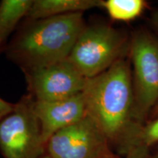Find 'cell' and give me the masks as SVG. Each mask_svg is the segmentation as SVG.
<instances>
[{"mask_svg": "<svg viewBox=\"0 0 158 158\" xmlns=\"http://www.w3.org/2000/svg\"><path fill=\"white\" fill-rule=\"evenodd\" d=\"M83 94L86 115L110 143L120 146L125 152L141 132L131 121L133 92L127 62L121 58L102 73L87 78Z\"/></svg>", "mask_w": 158, "mask_h": 158, "instance_id": "1", "label": "cell"}, {"mask_svg": "<svg viewBox=\"0 0 158 158\" xmlns=\"http://www.w3.org/2000/svg\"><path fill=\"white\" fill-rule=\"evenodd\" d=\"M32 21L7 48L9 58L24 71L68 59L79 35L86 27L82 13Z\"/></svg>", "mask_w": 158, "mask_h": 158, "instance_id": "2", "label": "cell"}, {"mask_svg": "<svg viewBox=\"0 0 158 158\" xmlns=\"http://www.w3.org/2000/svg\"><path fill=\"white\" fill-rule=\"evenodd\" d=\"M34 98L23 97L0 119V153L4 158H40L46 144L34 110Z\"/></svg>", "mask_w": 158, "mask_h": 158, "instance_id": "3", "label": "cell"}, {"mask_svg": "<svg viewBox=\"0 0 158 158\" xmlns=\"http://www.w3.org/2000/svg\"><path fill=\"white\" fill-rule=\"evenodd\" d=\"M125 38L108 25L85 27L68 59L86 78L102 73L121 59Z\"/></svg>", "mask_w": 158, "mask_h": 158, "instance_id": "4", "label": "cell"}, {"mask_svg": "<svg viewBox=\"0 0 158 158\" xmlns=\"http://www.w3.org/2000/svg\"><path fill=\"white\" fill-rule=\"evenodd\" d=\"M45 154L51 158H105L113 153L103 132L86 115L51 136Z\"/></svg>", "mask_w": 158, "mask_h": 158, "instance_id": "5", "label": "cell"}, {"mask_svg": "<svg viewBox=\"0 0 158 158\" xmlns=\"http://www.w3.org/2000/svg\"><path fill=\"white\" fill-rule=\"evenodd\" d=\"M30 95L35 100L59 101L81 93L87 78L68 59L24 71Z\"/></svg>", "mask_w": 158, "mask_h": 158, "instance_id": "6", "label": "cell"}, {"mask_svg": "<svg viewBox=\"0 0 158 158\" xmlns=\"http://www.w3.org/2000/svg\"><path fill=\"white\" fill-rule=\"evenodd\" d=\"M138 107L145 111L158 99V42L146 33H138L131 45Z\"/></svg>", "mask_w": 158, "mask_h": 158, "instance_id": "7", "label": "cell"}, {"mask_svg": "<svg viewBox=\"0 0 158 158\" xmlns=\"http://www.w3.org/2000/svg\"><path fill=\"white\" fill-rule=\"evenodd\" d=\"M33 106L40 124L45 144L57 131L76 123L86 116L83 92L59 101L44 102L34 100Z\"/></svg>", "mask_w": 158, "mask_h": 158, "instance_id": "8", "label": "cell"}, {"mask_svg": "<svg viewBox=\"0 0 158 158\" xmlns=\"http://www.w3.org/2000/svg\"><path fill=\"white\" fill-rule=\"evenodd\" d=\"M103 2L98 0H34L28 13L32 20L58 16L102 6Z\"/></svg>", "mask_w": 158, "mask_h": 158, "instance_id": "9", "label": "cell"}, {"mask_svg": "<svg viewBox=\"0 0 158 158\" xmlns=\"http://www.w3.org/2000/svg\"><path fill=\"white\" fill-rule=\"evenodd\" d=\"M32 0H3L0 3V51L7 37L23 16L28 15Z\"/></svg>", "mask_w": 158, "mask_h": 158, "instance_id": "10", "label": "cell"}, {"mask_svg": "<svg viewBox=\"0 0 158 158\" xmlns=\"http://www.w3.org/2000/svg\"><path fill=\"white\" fill-rule=\"evenodd\" d=\"M102 6L110 18L117 21H130L141 13L144 7L142 0H108Z\"/></svg>", "mask_w": 158, "mask_h": 158, "instance_id": "11", "label": "cell"}, {"mask_svg": "<svg viewBox=\"0 0 158 158\" xmlns=\"http://www.w3.org/2000/svg\"><path fill=\"white\" fill-rule=\"evenodd\" d=\"M148 146L140 138V136L130 144L125 151L124 158H147Z\"/></svg>", "mask_w": 158, "mask_h": 158, "instance_id": "12", "label": "cell"}, {"mask_svg": "<svg viewBox=\"0 0 158 158\" xmlns=\"http://www.w3.org/2000/svg\"><path fill=\"white\" fill-rule=\"evenodd\" d=\"M139 136L148 147L158 141V119L149 124L145 130H141Z\"/></svg>", "mask_w": 158, "mask_h": 158, "instance_id": "13", "label": "cell"}, {"mask_svg": "<svg viewBox=\"0 0 158 158\" xmlns=\"http://www.w3.org/2000/svg\"><path fill=\"white\" fill-rule=\"evenodd\" d=\"M15 104L7 102L0 98V119L11 113L15 108Z\"/></svg>", "mask_w": 158, "mask_h": 158, "instance_id": "14", "label": "cell"}, {"mask_svg": "<svg viewBox=\"0 0 158 158\" xmlns=\"http://www.w3.org/2000/svg\"><path fill=\"white\" fill-rule=\"evenodd\" d=\"M105 158H120L119 157H118V156H116L114 155V154H111V155L107 156V157H106Z\"/></svg>", "mask_w": 158, "mask_h": 158, "instance_id": "15", "label": "cell"}, {"mask_svg": "<svg viewBox=\"0 0 158 158\" xmlns=\"http://www.w3.org/2000/svg\"><path fill=\"white\" fill-rule=\"evenodd\" d=\"M40 158H51V157H49V156L48 155H46V154H45V155H43V157H41Z\"/></svg>", "mask_w": 158, "mask_h": 158, "instance_id": "16", "label": "cell"}, {"mask_svg": "<svg viewBox=\"0 0 158 158\" xmlns=\"http://www.w3.org/2000/svg\"><path fill=\"white\" fill-rule=\"evenodd\" d=\"M155 21L156 23H157V25L158 26V13L157 15H156V19H155Z\"/></svg>", "mask_w": 158, "mask_h": 158, "instance_id": "17", "label": "cell"}]
</instances>
